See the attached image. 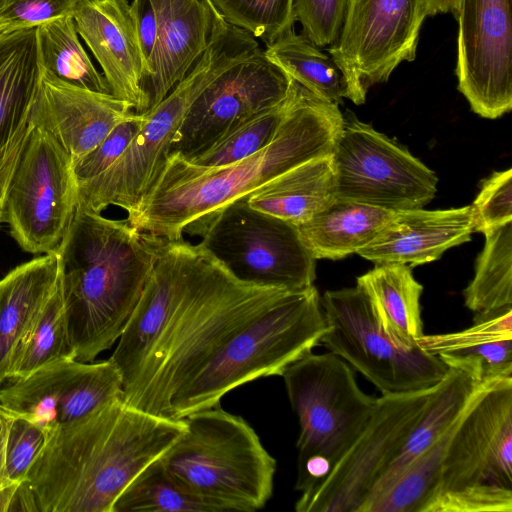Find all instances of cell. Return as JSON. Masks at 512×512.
Segmentation results:
<instances>
[{
	"label": "cell",
	"mask_w": 512,
	"mask_h": 512,
	"mask_svg": "<svg viewBox=\"0 0 512 512\" xmlns=\"http://www.w3.org/2000/svg\"><path fill=\"white\" fill-rule=\"evenodd\" d=\"M327 328L314 285L289 291L247 284L204 250L123 399L181 420L241 385L281 376L320 345Z\"/></svg>",
	"instance_id": "cell-1"
},
{
	"label": "cell",
	"mask_w": 512,
	"mask_h": 512,
	"mask_svg": "<svg viewBox=\"0 0 512 512\" xmlns=\"http://www.w3.org/2000/svg\"><path fill=\"white\" fill-rule=\"evenodd\" d=\"M343 125L338 105L299 85L296 97L272 140L255 154L216 168L194 165L168 154L140 204L127 214L139 231L167 241L204 215L246 197L288 170L333 151Z\"/></svg>",
	"instance_id": "cell-2"
},
{
	"label": "cell",
	"mask_w": 512,
	"mask_h": 512,
	"mask_svg": "<svg viewBox=\"0 0 512 512\" xmlns=\"http://www.w3.org/2000/svg\"><path fill=\"white\" fill-rule=\"evenodd\" d=\"M185 428L183 419L153 415L119 397L52 431L27 476L39 512H112L127 485Z\"/></svg>",
	"instance_id": "cell-3"
},
{
	"label": "cell",
	"mask_w": 512,
	"mask_h": 512,
	"mask_svg": "<svg viewBox=\"0 0 512 512\" xmlns=\"http://www.w3.org/2000/svg\"><path fill=\"white\" fill-rule=\"evenodd\" d=\"M166 241L77 206L57 249L76 360L93 362L120 338Z\"/></svg>",
	"instance_id": "cell-4"
},
{
	"label": "cell",
	"mask_w": 512,
	"mask_h": 512,
	"mask_svg": "<svg viewBox=\"0 0 512 512\" xmlns=\"http://www.w3.org/2000/svg\"><path fill=\"white\" fill-rule=\"evenodd\" d=\"M183 420L184 432L160 457L170 475L221 512L262 509L273 493L276 460L254 429L220 404Z\"/></svg>",
	"instance_id": "cell-5"
},
{
	"label": "cell",
	"mask_w": 512,
	"mask_h": 512,
	"mask_svg": "<svg viewBox=\"0 0 512 512\" xmlns=\"http://www.w3.org/2000/svg\"><path fill=\"white\" fill-rule=\"evenodd\" d=\"M259 47L248 32L229 25L187 74L151 110L122 155L104 172L78 183L77 206L101 213L109 206L132 212L163 167L172 139L191 104L226 68Z\"/></svg>",
	"instance_id": "cell-6"
},
{
	"label": "cell",
	"mask_w": 512,
	"mask_h": 512,
	"mask_svg": "<svg viewBox=\"0 0 512 512\" xmlns=\"http://www.w3.org/2000/svg\"><path fill=\"white\" fill-rule=\"evenodd\" d=\"M424 512H512V377L486 382L464 412Z\"/></svg>",
	"instance_id": "cell-7"
},
{
	"label": "cell",
	"mask_w": 512,
	"mask_h": 512,
	"mask_svg": "<svg viewBox=\"0 0 512 512\" xmlns=\"http://www.w3.org/2000/svg\"><path fill=\"white\" fill-rule=\"evenodd\" d=\"M300 432L295 490L318 483L370 419L378 398L364 393L355 370L339 356L312 352L281 375Z\"/></svg>",
	"instance_id": "cell-8"
},
{
	"label": "cell",
	"mask_w": 512,
	"mask_h": 512,
	"mask_svg": "<svg viewBox=\"0 0 512 512\" xmlns=\"http://www.w3.org/2000/svg\"><path fill=\"white\" fill-rule=\"evenodd\" d=\"M184 233L241 282L285 289L313 286L316 259L299 229L283 219L252 208L247 196L189 224Z\"/></svg>",
	"instance_id": "cell-9"
},
{
	"label": "cell",
	"mask_w": 512,
	"mask_h": 512,
	"mask_svg": "<svg viewBox=\"0 0 512 512\" xmlns=\"http://www.w3.org/2000/svg\"><path fill=\"white\" fill-rule=\"evenodd\" d=\"M320 303L328 327L320 344L360 372L382 395L430 389L448 374L450 368L438 356L419 346L406 347L389 336L358 285L326 291Z\"/></svg>",
	"instance_id": "cell-10"
},
{
	"label": "cell",
	"mask_w": 512,
	"mask_h": 512,
	"mask_svg": "<svg viewBox=\"0 0 512 512\" xmlns=\"http://www.w3.org/2000/svg\"><path fill=\"white\" fill-rule=\"evenodd\" d=\"M77 202L71 157L46 130L29 123L5 202L3 221L12 237L28 253L56 251Z\"/></svg>",
	"instance_id": "cell-11"
},
{
	"label": "cell",
	"mask_w": 512,
	"mask_h": 512,
	"mask_svg": "<svg viewBox=\"0 0 512 512\" xmlns=\"http://www.w3.org/2000/svg\"><path fill=\"white\" fill-rule=\"evenodd\" d=\"M331 155L336 199L395 212L423 208L435 196L431 169L351 113L343 115Z\"/></svg>",
	"instance_id": "cell-12"
},
{
	"label": "cell",
	"mask_w": 512,
	"mask_h": 512,
	"mask_svg": "<svg viewBox=\"0 0 512 512\" xmlns=\"http://www.w3.org/2000/svg\"><path fill=\"white\" fill-rule=\"evenodd\" d=\"M429 0H348L341 31L328 53L344 73L352 102L416 58Z\"/></svg>",
	"instance_id": "cell-13"
},
{
	"label": "cell",
	"mask_w": 512,
	"mask_h": 512,
	"mask_svg": "<svg viewBox=\"0 0 512 512\" xmlns=\"http://www.w3.org/2000/svg\"><path fill=\"white\" fill-rule=\"evenodd\" d=\"M433 388L382 395L366 425L329 472L301 493L297 512H360L379 476L421 415Z\"/></svg>",
	"instance_id": "cell-14"
},
{
	"label": "cell",
	"mask_w": 512,
	"mask_h": 512,
	"mask_svg": "<svg viewBox=\"0 0 512 512\" xmlns=\"http://www.w3.org/2000/svg\"><path fill=\"white\" fill-rule=\"evenodd\" d=\"M295 85L257 48L198 95L172 139L169 154L192 159L240 123L286 100Z\"/></svg>",
	"instance_id": "cell-15"
},
{
	"label": "cell",
	"mask_w": 512,
	"mask_h": 512,
	"mask_svg": "<svg viewBox=\"0 0 512 512\" xmlns=\"http://www.w3.org/2000/svg\"><path fill=\"white\" fill-rule=\"evenodd\" d=\"M511 0H460L458 90L471 109L495 119L512 108Z\"/></svg>",
	"instance_id": "cell-16"
},
{
	"label": "cell",
	"mask_w": 512,
	"mask_h": 512,
	"mask_svg": "<svg viewBox=\"0 0 512 512\" xmlns=\"http://www.w3.org/2000/svg\"><path fill=\"white\" fill-rule=\"evenodd\" d=\"M123 397V379L110 360H60L30 375L5 382L0 404L54 431L79 421L107 403Z\"/></svg>",
	"instance_id": "cell-17"
},
{
	"label": "cell",
	"mask_w": 512,
	"mask_h": 512,
	"mask_svg": "<svg viewBox=\"0 0 512 512\" xmlns=\"http://www.w3.org/2000/svg\"><path fill=\"white\" fill-rule=\"evenodd\" d=\"M151 1L157 45L141 83L145 112L167 96L229 26L211 0Z\"/></svg>",
	"instance_id": "cell-18"
},
{
	"label": "cell",
	"mask_w": 512,
	"mask_h": 512,
	"mask_svg": "<svg viewBox=\"0 0 512 512\" xmlns=\"http://www.w3.org/2000/svg\"><path fill=\"white\" fill-rule=\"evenodd\" d=\"M201 253L199 244L184 239L165 242L137 307L109 358L122 375L123 390L134 380L163 331Z\"/></svg>",
	"instance_id": "cell-19"
},
{
	"label": "cell",
	"mask_w": 512,
	"mask_h": 512,
	"mask_svg": "<svg viewBox=\"0 0 512 512\" xmlns=\"http://www.w3.org/2000/svg\"><path fill=\"white\" fill-rule=\"evenodd\" d=\"M133 112L112 94L68 84L41 68L28 122L46 130L75 164Z\"/></svg>",
	"instance_id": "cell-20"
},
{
	"label": "cell",
	"mask_w": 512,
	"mask_h": 512,
	"mask_svg": "<svg viewBox=\"0 0 512 512\" xmlns=\"http://www.w3.org/2000/svg\"><path fill=\"white\" fill-rule=\"evenodd\" d=\"M78 35L98 61L113 96L145 112L144 62L128 0H82L73 14Z\"/></svg>",
	"instance_id": "cell-21"
},
{
	"label": "cell",
	"mask_w": 512,
	"mask_h": 512,
	"mask_svg": "<svg viewBox=\"0 0 512 512\" xmlns=\"http://www.w3.org/2000/svg\"><path fill=\"white\" fill-rule=\"evenodd\" d=\"M472 233L470 206L400 210L357 254L375 264L413 267L439 259L447 249L470 241Z\"/></svg>",
	"instance_id": "cell-22"
},
{
	"label": "cell",
	"mask_w": 512,
	"mask_h": 512,
	"mask_svg": "<svg viewBox=\"0 0 512 512\" xmlns=\"http://www.w3.org/2000/svg\"><path fill=\"white\" fill-rule=\"evenodd\" d=\"M59 277L57 250L23 263L0 279V387L11 356Z\"/></svg>",
	"instance_id": "cell-23"
},
{
	"label": "cell",
	"mask_w": 512,
	"mask_h": 512,
	"mask_svg": "<svg viewBox=\"0 0 512 512\" xmlns=\"http://www.w3.org/2000/svg\"><path fill=\"white\" fill-rule=\"evenodd\" d=\"M484 383H477L462 371L450 368L379 476L360 512L459 419Z\"/></svg>",
	"instance_id": "cell-24"
},
{
	"label": "cell",
	"mask_w": 512,
	"mask_h": 512,
	"mask_svg": "<svg viewBox=\"0 0 512 512\" xmlns=\"http://www.w3.org/2000/svg\"><path fill=\"white\" fill-rule=\"evenodd\" d=\"M41 67L37 27L0 31V151L28 125Z\"/></svg>",
	"instance_id": "cell-25"
},
{
	"label": "cell",
	"mask_w": 512,
	"mask_h": 512,
	"mask_svg": "<svg viewBox=\"0 0 512 512\" xmlns=\"http://www.w3.org/2000/svg\"><path fill=\"white\" fill-rule=\"evenodd\" d=\"M335 199L331 154L306 161L247 196L252 208L296 226L311 219Z\"/></svg>",
	"instance_id": "cell-26"
},
{
	"label": "cell",
	"mask_w": 512,
	"mask_h": 512,
	"mask_svg": "<svg viewBox=\"0 0 512 512\" xmlns=\"http://www.w3.org/2000/svg\"><path fill=\"white\" fill-rule=\"evenodd\" d=\"M394 211L335 199L308 221L297 226L301 238L317 259L337 260L370 243Z\"/></svg>",
	"instance_id": "cell-27"
},
{
	"label": "cell",
	"mask_w": 512,
	"mask_h": 512,
	"mask_svg": "<svg viewBox=\"0 0 512 512\" xmlns=\"http://www.w3.org/2000/svg\"><path fill=\"white\" fill-rule=\"evenodd\" d=\"M410 268L397 263L376 264L356 280L369 296L385 332L406 347L418 346L424 335L420 308L423 286Z\"/></svg>",
	"instance_id": "cell-28"
},
{
	"label": "cell",
	"mask_w": 512,
	"mask_h": 512,
	"mask_svg": "<svg viewBox=\"0 0 512 512\" xmlns=\"http://www.w3.org/2000/svg\"><path fill=\"white\" fill-rule=\"evenodd\" d=\"M69 359L76 357L59 272L53 291L14 349L6 382L24 378L50 363Z\"/></svg>",
	"instance_id": "cell-29"
},
{
	"label": "cell",
	"mask_w": 512,
	"mask_h": 512,
	"mask_svg": "<svg viewBox=\"0 0 512 512\" xmlns=\"http://www.w3.org/2000/svg\"><path fill=\"white\" fill-rule=\"evenodd\" d=\"M264 53L292 80L316 96L336 105L343 99L352 100L349 83L334 59L303 34L293 31L267 45Z\"/></svg>",
	"instance_id": "cell-30"
},
{
	"label": "cell",
	"mask_w": 512,
	"mask_h": 512,
	"mask_svg": "<svg viewBox=\"0 0 512 512\" xmlns=\"http://www.w3.org/2000/svg\"><path fill=\"white\" fill-rule=\"evenodd\" d=\"M40 67L60 80L98 93L112 94L80 43L73 16L61 17L37 27Z\"/></svg>",
	"instance_id": "cell-31"
},
{
	"label": "cell",
	"mask_w": 512,
	"mask_h": 512,
	"mask_svg": "<svg viewBox=\"0 0 512 512\" xmlns=\"http://www.w3.org/2000/svg\"><path fill=\"white\" fill-rule=\"evenodd\" d=\"M484 235L474 278L463 293L465 306L475 314L512 306V221Z\"/></svg>",
	"instance_id": "cell-32"
},
{
	"label": "cell",
	"mask_w": 512,
	"mask_h": 512,
	"mask_svg": "<svg viewBox=\"0 0 512 512\" xmlns=\"http://www.w3.org/2000/svg\"><path fill=\"white\" fill-rule=\"evenodd\" d=\"M463 414L410 462L384 492L369 502L363 512H424L437 486L446 449Z\"/></svg>",
	"instance_id": "cell-33"
},
{
	"label": "cell",
	"mask_w": 512,
	"mask_h": 512,
	"mask_svg": "<svg viewBox=\"0 0 512 512\" xmlns=\"http://www.w3.org/2000/svg\"><path fill=\"white\" fill-rule=\"evenodd\" d=\"M112 512H221L183 488L160 458L142 469L116 499Z\"/></svg>",
	"instance_id": "cell-34"
},
{
	"label": "cell",
	"mask_w": 512,
	"mask_h": 512,
	"mask_svg": "<svg viewBox=\"0 0 512 512\" xmlns=\"http://www.w3.org/2000/svg\"><path fill=\"white\" fill-rule=\"evenodd\" d=\"M296 85L283 102L265 109L220 137L188 162L206 168L226 166L243 160L265 147L274 137L298 92Z\"/></svg>",
	"instance_id": "cell-35"
},
{
	"label": "cell",
	"mask_w": 512,
	"mask_h": 512,
	"mask_svg": "<svg viewBox=\"0 0 512 512\" xmlns=\"http://www.w3.org/2000/svg\"><path fill=\"white\" fill-rule=\"evenodd\" d=\"M227 23L266 46L293 32L295 0H211Z\"/></svg>",
	"instance_id": "cell-36"
},
{
	"label": "cell",
	"mask_w": 512,
	"mask_h": 512,
	"mask_svg": "<svg viewBox=\"0 0 512 512\" xmlns=\"http://www.w3.org/2000/svg\"><path fill=\"white\" fill-rule=\"evenodd\" d=\"M512 338V306L487 313H477L473 325L453 333L423 335L417 344L424 351L438 356L457 349L489 341Z\"/></svg>",
	"instance_id": "cell-37"
},
{
	"label": "cell",
	"mask_w": 512,
	"mask_h": 512,
	"mask_svg": "<svg viewBox=\"0 0 512 512\" xmlns=\"http://www.w3.org/2000/svg\"><path fill=\"white\" fill-rule=\"evenodd\" d=\"M448 367L477 383L512 377V338L489 341L438 355Z\"/></svg>",
	"instance_id": "cell-38"
},
{
	"label": "cell",
	"mask_w": 512,
	"mask_h": 512,
	"mask_svg": "<svg viewBox=\"0 0 512 512\" xmlns=\"http://www.w3.org/2000/svg\"><path fill=\"white\" fill-rule=\"evenodd\" d=\"M5 446L4 474L8 488L27 480L28 472L49 439L51 430L12 414Z\"/></svg>",
	"instance_id": "cell-39"
},
{
	"label": "cell",
	"mask_w": 512,
	"mask_h": 512,
	"mask_svg": "<svg viewBox=\"0 0 512 512\" xmlns=\"http://www.w3.org/2000/svg\"><path fill=\"white\" fill-rule=\"evenodd\" d=\"M470 208L473 232L484 233L512 221V170L488 177Z\"/></svg>",
	"instance_id": "cell-40"
},
{
	"label": "cell",
	"mask_w": 512,
	"mask_h": 512,
	"mask_svg": "<svg viewBox=\"0 0 512 512\" xmlns=\"http://www.w3.org/2000/svg\"><path fill=\"white\" fill-rule=\"evenodd\" d=\"M142 114L131 113L88 154L74 164L77 183L94 178L108 169L125 151L138 132Z\"/></svg>",
	"instance_id": "cell-41"
},
{
	"label": "cell",
	"mask_w": 512,
	"mask_h": 512,
	"mask_svg": "<svg viewBox=\"0 0 512 512\" xmlns=\"http://www.w3.org/2000/svg\"><path fill=\"white\" fill-rule=\"evenodd\" d=\"M348 0H295L303 35L318 47L330 46L342 28Z\"/></svg>",
	"instance_id": "cell-42"
},
{
	"label": "cell",
	"mask_w": 512,
	"mask_h": 512,
	"mask_svg": "<svg viewBox=\"0 0 512 512\" xmlns=\"http://www.w3.org/2000/svg\"><path fill=\"white\" fill-rule=\"evenodd\" d=\"M82 0H0V27H38L52 20L73 16Z\"/></svg>",
	"instance_id": "cell-43"
},
{
	"label": "cell",
	"mask_w": 512,
	"mask_h": 512,
	"mask_svg": "<svg viewBox=\"0 0 512 512\" xmlns=\"http://www.w3.org/2000/svg\"><path fill=\"white\" fill-rule=\"evenodd\" d=\"M29 130V122L16 137L0 151V223L3 221L8 186L17 159Z\"/></svg>",
	"instance_id": "cell-44"
},
{
	"label": "cell",
	"mask_w": 512,
	"mask_h": 512,
	"mask_svg": "<svg viewBox=\"0 0 512 512\" xmlns=\"http://www.w3.org/2000/svg\"><path fill=\"white\" fill-rule=\"evenodd\" d=\"M11 417L0 408V496L7 489L4 467H5V446Z\"/></svg>",
	"instance_id": "cell-45"
},
{
	"label": "cell",
	"mask_w": 512,
	"mask_h": 512,
	"mask_svg": "<svg viewBox=\"0 0 512 512\" xmlns=\"http://www.w3.org/2000/svg\"><path fill=\"white\" fill-rule=\"evenodd\" d=\"M460 0H429L428 16L439 13H451L455 17L459 10Z\"/></svg>",
	"instance_id": "cell-46"
},
{
	"label": "cell",
	"mask_w": 512,
	"mask_h": 512,
	"mask_svg": "<svg viewBox=\"0 0 512 512\" xmlns=\"http://www.w3.org/2000/svg\"><path fill=\"white\" fill-rule=\"evenodd\" d=\"M3 30L1 27H0V31Z\"/></svg>",
	"instance_id": "cell-47"
}]
</instances>
